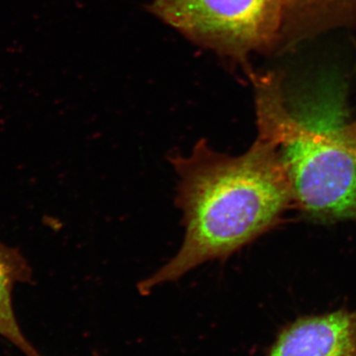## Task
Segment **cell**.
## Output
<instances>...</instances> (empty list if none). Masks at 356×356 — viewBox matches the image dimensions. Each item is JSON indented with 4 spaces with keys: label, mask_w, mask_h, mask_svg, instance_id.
I'll return each instance as SVG.
<instances>
[{
    "label": "cell",
    "mask_w": 356,
    "mask_h": 356,
    "mask_svg": "<svg viewBox=\"0 0 356 356\" xmlns=\"http://www.w3.org/2000/svg\"><path fill=\"white\" fill-rule=\"evenodd\" d=\"M170 161L178 177L184 240L172 259L140 283L142 294L207 262L226 261L294 207L280 154L269 140L257 137L240 156L219 153L200 140L191 154Z\"/></svg>",
    "instance_id": "1"
},
{
    "label": "cell",
    "mask_w": 356,
    "mask_h": 356,
    "mask_svg": "<svg viewBox=\"0 0 356 356\" xmlns=\"http://www.w3.org/2000/svg\"><path fill=\"white\" fill-rule=\"evenodd\" d=\"M252 81L257 137L275 145L294 207L314 221L356 222V147L346 88L324 79L287 96L273 74Z\"/></svg>",
    "instance_id": "2"
},
{
    "label": "cell",
    "mask_w": 356,
    "mask_h": 356,
    "mask_svg": "<svg viewBox=\"0 0 356 356\" xmlns=\"http://www.w3.org/2000/svg\"><path fill=\"white\" fill-rule=\"evenodd\" d=\"M284 0H152L151 10L204 48L245 60L280 41Z\"/></svg>",
    "instance_id": "3"
},
{
    "label": "cell",
    "mask_w": 356,
    "mask_h": 356,
    "mask_svg": "<svg viewBox=\"0 0 356 356\" xmlns=\"http://www.w3.org/2000/svg\"><path fill=\"white\" fill-rule=\"evenodd\" d=\"M264 356H356V309L296 318Z\"/></svg>",
    "instance_id": "4"
},
{
    "label": "cell",
    "mask_w": 356,
    "mask_h": 356,
    "mask_svg": "<svg viewBox=\"0 0 356 356\" xmlns=\"http://www.w3.org/2000/svg\"><path fill=\"white\" fill-rule=\"evenodd\" d=\"M356 20V0H284L280 40L292 44Z\"/></svg>",
    "instance_id": "5"
},
{
    "label": "cell",
    "mask_w": 356,
    "mask_h": 356,
    "mask_svg": "<svg viewBox=\"0 0 356 356\" xmlns=\"http://www.w3.org/2000/svg\"><path fill=\"white\" fill-rule=\"evenodd\" d=\"M31 280V267L19 250L0 243V337L26 356H42L21 331L13 305L14 286Z\"/></svg>",
    "instance_id": "6"
},
{
    "label": "cell",
    "mask_w": 356,
    "mask_h": 356,
    "mask_svg": "<svg viewBox=\"0 0 356 356\" xmlns=\"http://www.w3.org/2000/svg\"><path fill=\"white\" fill-rule=\"evenodd\" d=\"M348 134H350L351 142L356 147V121H350L348 125Z\"/></svg>",
    "instance_id": "7"
}]
</instances>
